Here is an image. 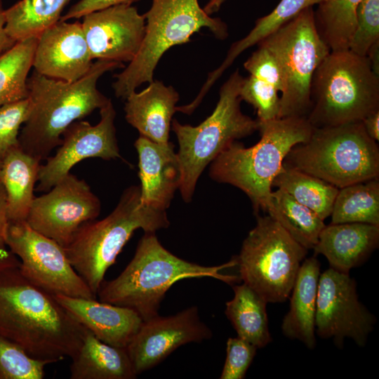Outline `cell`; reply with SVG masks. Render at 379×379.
I'll use <instances>...</instances> for the list:
<instances>
[{"label":"cell","instance_id":"obj_6","mask_svg":"<svg viewBox=\"0 0 379 379\" xmlns=\"http://www.w3.org/2000/svg\"><path fill=\"white\" fill-rule=\"evenodd\" d=\"M310 99L314 128L361 121L379 109V76L366 55L331 51L314 73Z\"/></svg>","mask_w":379,"mask_h":379},{"label":"cell","instance_id":"obj_10","mask_svg":"<svg viewBox=\"0 0 379 379\" xmlns=\"http://www.w3.org/2000/svg\"><path fill=\"white\" fill-rule=\"evenodd\" d=\"M256 217L235 256L239 278L267 302H282L291 295L308 250L269 215Z\"/></svg>","mask_w":379,"mask_h":379},{"label":"cell","instance_id":"obj_5","mask_svg":"<svg viewBox=\"0 0 379 379\" xmlns=\"http://www.w3.org/2000/svg\"><path fill=\"white\" fill-rule=\"evenodd\" d=\"M170 225L166 211L140 204V188L131 186L105 218L82 224L63 247L67 259L97 298L104 277L134 232H154Z\"/></svg>","mask_w":379,"mask_h":379},{"label":"cell","instance_id":"obj_37","mask_svg":"<svg viewBox=\"0 0 379 379\" xmlns=\"http://www.w3.org/2000/svg\"><path fill=\"white\" fill-rule=\"evenodd\" d=\"M29 111L27 98L0 107V163L7 152L19 144L20 128L27 120Z\"/></svg>","mask_w":379,"mask_h":379},{"label":"cell","instance_id":"obj_34","mask_svg":"<svg viewBox=\"0 0 379 379\" xmlns=\"http://www.w3.org/2000/svg\"><path fill=\"white\" fill-rule=\"evenodd\" d=\"M37 37L18 41L0 56V107L28 96L27 79Z\"/></svg>","mask_w":379,"mask_h":379},{"label":"cell","instance_id":"obj_25","mask_svg":"<svg viewBox=\"0 0 379 379\" xmlns=\"http://www.w3.org/2000/svg\"><path fill=\"white\" fill-rule=\"evenodd\" d=\"M71 379H133L126 348L107 344L85 328L82 343L71 358Z\"/></svg>","mask_w":379,"mask_h":379},{"label":"cell","instance_id":"obj_27","mask_svg":"<svg viewBox=\"0 0 379 379\" xmlns=\"http://www.w3.org/2000/svg\"><path fill=\"white\" fill-rule=\"evenodd\" d=\"M233 291L234 297L226 302L225 312L237 336L257 348L265 347L272 340L266 311L268 302L244 283L233 285Z\"/></svg>","mask_w":379,"mask_h":379},{"label":"cell","instance_id":"obj_17","mask_svg":"<svg viewBox=\"0 0 379 379\" xmlns=\"http://www.w3.org/2000/svg\"><path fill=\"white\" fill-rule=\"evenodd\" d=\"M145 17L132 5L120 4L83 17V32L93 59L130 62L145 29Z\"/></svg>","mask_w":379,"mask_h":379},{"label":"cell","instance_id":"obj_42","mask_svg":"<svg viewBox=\"0 0 379 379\" xmlns=\"http://www.w3.org/2000/svg\"><path fill=\"white\" fill-rule=\"evenodd\" d=\"M368 136L376 142L379 140V109L376 110L361 121Z\"/></svg>","mask_w":379,"mask_h":379},{"label":"cell","instance_id":"obj_38","mask_svg":"<svg viewBox=\"0 0 379 379\" xmlns=\"http://www.w3.org/2000/svg\"><path fill=\"white\" fill-rule=\"evenodd\" d=\"M257 347L239 338H229L220 379H243L255 355Z\"/></svg>","mask_w":379,"mask_h":379},{"label":"cell","instance_id":"obj_43","mask_svg":"<svg viewBox=\"0 0 379 379\" xmlns=\"http://www.w3.org/2000/svg\"><path fill=\"white\" fill-rule=\"evenodd\" d=\"M366 56L371 62L373 71L379 76V41L371 46Z\"/></svg>","mask_w":379,"mask_h":379},{"label":"cell","instance_id":"obj_29","mask_svg":"<svg viewBox=\"0 0 379 379\" xmlns=\"http://www.w3.org/2000/svg\"><path fill=\"white\" fill-rule=\"evenodd\" d=\"M266 213L307 250L316 245L326 225L314 211L280 189L272 190Z\"/></svg>","mask_w":379,"mask_h":379},{"label":"cell","instance_id":"obj_21","mask_svg":"<svg viewBox=\"0 0 379 379\" xmlns=\"http://www.w3.org/2000/svg\"><path fill=\"white\" fill-rule=\"evenodd\" d=\"M125 100V118L140 135L160 144L169 142L172 118L179 100L173 86L153 80L146 88L131 93Z\"/></svg>","mask_w":379,"mask_h":379},{"label":"cell","instance_id":"obj_12","mask_svg":"<svg viewBox=\"0 0 379 379\" xmlns=\"http://www.w3.org/2000/svg\"><path fill=\"white\" fill-rule=\"evenodd\" d=\"M6 244L20 259L19 269L31 283L53 295L96 298L55 240L26 221L8 223Z\"/></svg>","mask_w":379,"mask_h":379},{"label":"cell","instance_id":"obj_45","mask_svg":"<svg viewBox=\"0 0 379 379\" xmlns=\"http://www.w3.org/2000/svg\"><path fill=\"white\" fill-rule=\"evenodd\" d=\"M226 0H209L204 7L205 12L211 15L218 11Z\"/></svg>","mask_w":379,"mask_h":379},{"label":"cell","instance_id":"obj_41","mask_svg":"<svg viewBox=\"0 0 379 379\" xmlns=\"http://www.w3.org/2000/svg\"><path fill=\"white\" fill-rule=\"evenodd\" d=\"M5 24V9L2 1L0 0V56L11 49L16 43L6 33Z\"/></svg>","mask_w":379,"mask_h":379},{"label":"cell","instance_id":"obj_7","mask_svg":"<svg viewBox=\"0 0 379 379\" xmlns=\"http://www.w3.org/2000/svg\"><path fill=\"white\" fill-rule=\"evenodd\" d=\"M284 164L340 189L379 178V147L361 121L314 128L307 141L292 147Z\"/></svg>","mask_w":379,"mask_h":379},{"label":"cell","instance_id":"obj_39","mask_svg":"<svg viewBox=\"0 0 379 379\" xmlns=\"http://www.w3.org/2000/svg\"><path fill=\"white\" fill-rule=\"evenodd\" d=\"M138 1L139 0H79L72 5L64 15L61 16L60 20L67 21L70 19H79L91 12L116 5H132L133 3Z\"/></svg>","mask_w":379,"mask_h":379},{"label":"cell","instance_id":"obj_36","mask_svg":"<svg viewBox=\"0 0 379 379\" xmlns=\"http://www.w3.org/2000/svg\"><path fill=\"white\" fill-rule=\"evenodd\" d=\"M379 41V0H361L356 12V28L350 48L366 56L371 46Z\"/></svg>","mask_w":379,"mask_h":379},{"label":"cell","instance_id":"obj_24","mask_svg":"<svg viewBox=\"0 0 379 379\" xmlns=\"http://www.w3.org/2000/svg\"><path fill=\"white\" fill-rule=\"evenodd\" d=\"M320 263L314 257L305 258L291 292L290 308L281 330L291 339L303 343L308 348L316 345L315 314Z\"/></svg>","mask_w":379,"mask_h":379},{"label":"cell","instance_id":"obj_8","mask_svg":"<svg viewBox=\"0 0 379 379\" xmlns=\"http://www.w3.org/2000/svg\"><path fill=\"white\" fill-rule=\"evenodd\" d=\"M244 77L237 69L222 84L213 113L200 124L171 122L179 149L177 152L181 179L179 190L185 202L192 200L197 180L205 168L232 142L251 135L259 121L244 114L239 91Z\"/></svg>","mask_w":379,"mask_h":379},{"label":"cell","instance_id":"obj_9","mask_svg":"<svg viewBox=\"0 0 379 379\" xmlns=\"http://www.w3.org/2000/svg\"><path fill=\"white\" fill-rule=\"evenodd\" d=\"M144 15L145 29L139 50L115 75L112 84L115 95L124 100L142 84L154 80L155 68L166 51L190 41L201 28H208L219 39L228 36L227 25L207 14L198 0H152Z\"/></svg>","mask_w":379,"mask_h":379},{"label":"cell","instance_id":"obj_16","mask_svg":"<svg viewBox=\"0 0 379 379\" xmlns=\"http://www.w3.org/2000/svg\"><path fill=\"white\" fill-rule=\"evenodd\" d=\"M196 306L167 317L159 314L143 321L126 347L138 375L158 365L179 347L211 338Z\"/></svg>","mask_w":379,"mask_h":379},{"label":"cell","instance_id":"obj_18","mask_svg":"<svg viewBox=\"0 0 379 379\" xmlns=\"http://www.w3.org/2000/svg\"><path fill=\"white\" fill-rule=\"evenodd\" d=\"M93 65L81 22L59 20L38 36L34 54V70L45 77L74 81Z\"/></svg>","mask_w":379,"mask_h":379},{"label":"cell","instance_id":"obj_2","mask_svg":"<svg viewBox=\"0 0 379 379\" xmlns=\"http://www.w3.org/2000/svg\"><path fill=\"white\" fill-rule=\"evenodd\" d=\"M124 67L121 62L97 60L74 81L51 79L33 71L27 79L29 111L18 136L22 150L40 161L62 142L65 131L111 100L97 88L107 72Z\"/></svg>","mask_w":379,"mask_h":379},{"label":"cell","instance_id":"obj_26","mask_svg":"<svg viewBox=\"0 0 379 379\" xmlns=\"http://www.w3.org/2000/svg\"><path fill=\"white\" fill-rule=\"evenodd\" d=\"M40 162L25 152L19 144L4 157L0 164V182L6 191L9 223L26 221L34 198Z\"/></svg>","mask_w":379,"mask_h":379},{"label":"cell","instance_id":"obj_28","mask_svg":"<svg viewBox=\"0 0 379 379\" xmlns=\"http://www.w3.org/2000/svg\"><path fill=\"white\" fill-rule=\"evenodd\" d=\"M324 1L326 0H281L269 14L256 20L253 28L246 36L231 45L223 62L208 74L206 82L200 90L201 94L206 95L224 72L244 51L257 45L303 10Z\"/></svg>","mask_w":379,"mask_h":379},{"label":"cell","instance_id":"obj_11","mask_svg":"<svg viewBox=\"0 0 379 379\" xmlns=\"http://www.w3.org/2000/svg\"><path fill=\"white\" fill-rule=\"evenodd\" d=\"M257 45L274 55L283 72L279 118L307 117L314 73L331 52L318 32L313 7L303 10Z\"/></svg>","mask_w":379,"mask_h":379},{"label":"cell","instance_id":"obj_13","mask_svg":"<svg viewBox=\"0 0 379 379\" xmlns=\"http://www.w3.org/2000/svg\"><path fill=\"white\" fill-rule=\"evenodd\" d=\"M100 208L86 181L69 173L46 194L34 197L26 222L65 247L82 224L99 215Z\"/></svg>","mask_w":379,"mask_h":379},{"label":"cell","instance_id":"obj_14","mask_svg":"<svg viewBox=\"0 0 379 379\" xmlns=\"http://www.w3.org/2000/svg\"><path fill=\"white\" fill-rule=\"evenodd\" d=\"M375 322L374 316L359 302L356 282L349 273L330 267L320 274L315 314L318 335L333 338L337 345L350 338L364 346Z\"/></svg>","mask_w":379,"mask_h":379},{"label":"cell","instance_id":"obj_30","mask_svg":"<svg viewBox=\"0 0 379 379\" xmlns=\"http://www.w3.org/2000/svg\"><path fill=\"white\" fill-rule=\"evenodd\" d=\"M324 220L331 215L338 188L298 169L283 165L272 182Z\"/></svg>","mask_w":379,"mask_h":379},{"label":"cell","instance_id":"obj_35","mask_svg":"<svg viewBox=\"0 0 379 379\" xmlns=\"http://www.w3.org/2000/svg\"><path fill=\"white\" fill-rule=\"evenodd\" d=\"M48 361L35 359L0 336V379H42Z\"/></svg>","mask_w":379,"mask_h":379},{"label":"cell","instance_id":"obj_23","mask_svg":"<svg viewBox=\"0 0 379 379\" xmlns=\"http://www.w3.org/2000/svg\"><path fill=\"white\" fill-rule=\"evenodd\" d=\"M258 48L244 64L249 77L243 79L239 96L256 110L258 121L279 118L280 97L284 88L281 68L274 55L265 47Z\"/></svg>","mask_w":379,"mask_h":379},{"label":"cell","instance_id":"obj_15","mask_svg":"<svg viewBox=\"0 0 379 379\" xmlns=\"http://www.w3.org/2000/svg\"><path fill=\"white\" fill-rule=\"evenodd\" d=\"M100 120L95 125L78 120L65 131L55 154L40 166L38 192L49 191L83 159H121L114 126L116 112L111 100L100 109Z\"/></svg>","mask_w":379,"mask_h":379},{"label":"cell","instance_id":"obj_19","mask_svg":"<svg viewBox=\"0 0 379 379\" xmlns=\"http://www.w3.org/2000/svg\"><path fill=\"white\" fill-rule=\"evenodd\" d=\"M134 146L138 154L140 204L166 211L181 179L175 146L171 142L157 143L142 135Z\"/></svg>","mask_w":379,"mask_h":379},{"label":"cell","instance_id":"obj_4","mask_svg":"<svg viewBox=\"0 0 379 379\" xmlns=\"http://www.w3.org/2000/svg\"><path fill=\"white\" fill-rule=\"evenodd\" d=\"M313 128L307 117L259 122L260 140L249 147L237 140L232 142L211 163L209 175L216 182L243 191L256 215L260 211L266 213L273 180L286 157L295 145L308 140Z\"/></svg>","mask_w":379,"mask_h":379},{"label":"cell","instance_id":"obj_3","mask_svg":"<svg viewBox=\"0 0 379 379\" xmlns=\"http://www.w3.org/2000/svg\"><path fill=\"white\" fill-rule=\"evenodd\" d=\"M237 265L236 257L218 266L187 261L166 249L154 232H145L132 260L117 277L102 281L97 296L101 302L130 308L146 321L159 314L166 292L175 282L210 277L233 286L239 276L222 271Z\"/></svg>","mask_w":379,"mask_h":379},{"label":"cell","instance_id":"obj_32","mask_svg":"<svg viewBox=\"0 0 379 379\" xmlns=\"http://www.w3.org/2000/svg\"><path fill=\"white\" fill-rule=\"evenodd\" d=\"M330 216L333 224L379 225V178L340 188Z\"/></svg>","mask_w":379,"mask_h":379},{"label":"cell","instance_id":"obj_31","mask_svg":"<svg viewBox=\"0 0 379 379\" xmlns=\"http://www.w3.org/2000/svg\"><path fill=\"white\" fill-rule=\"evenodd\" d=\"M69 0H20L5 9V29L18 42L37 37L58 22Z\"/></svg>","mask_w":379,"mask_h":379},{"label":"cell","instance_id":"obj_22","mask_svg":"<svg viewBox=\"0 0 379 379\" xmlns=\"http://www.w3.org/2000/svg\"><path fill=\"white\" fill-rule=\"evenodd\" d=\"M379 225L361 222L325 225L313 249L328 260L331 268L349 273L378 247Z\"/></svg>","mask_w":379,"mask_h":379},{"label":"cell","instance_id":"obj_46","mask_svg":"<svg viewBox=\"0 0 379 379\" xmlns=\"http://www.w3.org/2000/svg\"><path fill=\"white\" fill-rule=\"evenodd\" d=\"M0 164H1V163H0Z\"/></svg>","mask_w":379,"mask_h":379},{"label":"cell","instance_id":"obj_40","mask_svg":"<svg viewBox=\"0 0 379 379\" xmlns=\"http://www.w3.org/2000/svg\"><path fill=\"white\" fill-rule=\"evenodd\" d=\"M8 223L6 191L0 182V250L7 249L6 236Z\"/></svg>","mask_w":379,"mask_h":379},{"label":"cell","instance_id":"obj_20","mask_svg":"<svg viewBox=\"0 0 379 379\" xmlns=\"http://www.w3.org/2000/svg\"><path fill=\"white\" fill-rule=\"evenodd\" d=\"M84 327L110 345L126 348L142 323L134 310L122 306L65 295H53Z\"/></svg>","mask_w":379,"mask_h":379},{"label":"cell","instance_id":"obj_33","mask_svg":"<svg viewBox=\"0 0 379 379\" xmlns=\"http://www.w3.org/2000/svg\"><path fill=\"white\" fill-rule=\"evenodd\" d=\"M361 0H326L318 4L314 18L318 32L331 51L350 48Z\"/></svg>","mask_w":379,"mask_h":379},{"label":"cell","instance_id":"obj_44","mask_svg":"<svg viewBox=\"0 0 379 379\" xmlns=\"http://www.w3.org/2000/svg\"><path fill=\"white\" fill-rule=\"evenodd\" d=\"M18 257L9 250H0V269L10 265H19Z\"/></svg>","mask_w":379,"mask_h":379},{"label":"cell","instance_id":"obj_1","mask_svg":"<svg viewBox=\"0 0 379 379\" xmlns=\"http://www.w3.org/2000/svg\"><path fill=\"white\" fill-rule=\"evenodd\" d=\"M19 265L0 269V336L37 359L72 358L85 327L53 294L27 280Z\"/></svg>","mask_w":379,"mask_h":379}]
</instances>
